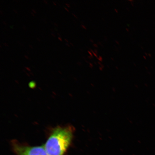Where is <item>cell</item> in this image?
I'll list each match as a JSON object with an SVG mask.
<instances>
[{
  "instance_id": "ba28073f",
  "label": "cell",
  "mask_w": 155,
  "mask_h": 155,
  "mask_svg": "<svg viewBox=\"0 0 155 155\" xmlns=\"http://www.w3.org/2000/svg\"><path fill=\"white\" fill-rule=\"evenodd\" d=\"M94 53H95L96 54H98V50H97L96 49H95L94 50Z\"/></svg>"
},
{
  "instance_id": "603a6c76",
  "label": "cell",
  "mask_w": 155,
  "mask_h": 155,
  "mask_svg": "<svg viewBox=\"0 0 155 155\" xmlns=\"http://www.w3.org/2000/svg\"><path fill=\"white\" fill-rule=\"evenodd\" d=\"M44 2H45V3L47 4V2H46V1H44Z\"/></svg>"
},
{
  "instance_id": "ffe728a7",
  "label": "cell",
  "mask_w": 155,
  "mask_h": 155,
  "mask_svg": "<svg viewBox=\"0 0 155 155\" xmlns=\"http://www.w3.org/2000/svg\"><path fill=\"white\" fill-rule=\"evenodd\" d=\"M64 8L65 9V10H66L68 12H69V11L68 10L67 8H66L64 7Z\"/></svg>"
},
{
  "instance_id": "9c48e42d",
  "label": "cell",
  "mask_w": 155,
  "mask_h": 155,
  "mask_svg": "<svg viewBox=\"0 0 155 155\" xmlns=\"http://www.w3.org/2000/svg\"><path fill=\"white\" fill-rule=\"evenodd\" d=\"M89 64H90V66H90V67L91 68H92L93 67V64L91 63H90Z\"/></svg>"
},
{
  "instance_id": "44dd1931",
  "label": "cell",
  "mask_w": 155,
  "mask_h": 155,
  "mask_svg": "<svg viewBox=\"0 0 155 155\" xmlns=\"http://www.w3.org/2000/svg\"><path fill=\"white\" fill-rule=\"evenodd\" d=\"M32 11H33L34 13H36L35 11H34V9H32Z\"/></svg>"
},
{
  "instance_id": "9a60e30c",
  "label": "cell",
  "mask_w": 155,
  "mask_h": 155,
  "mask_svg": "<svg viewBox=\"0 0 155 155\" xmlns=\"http://www.w3.org/2000/svg\"><path fill=\"white\" fill-rule=\"evenodd\" d=\"M115 42H116V43H117L118 44H119V42L117 41H115Z\"/></svg>"
},
{
  "instance_id": "7a4b0ae2",
  "label": "cell",
  "mask_w": 155,
  "mask_h": 155,
  "mask_svg": "<svg viewBox=\"0 0 155 155\" xmlns=\"http://www.w3.org/2000/svg\"><path fill=\"white\" fill-rule=\"evenodd\" d=\"M12 145L17 155H48L44 146H30L15 140L12 141Z\"/></svg>"
},
{
  "instance_id": "52a82bcc",
  "label": "cell",
  "mask_w": 155,
  "mask_h": 155,
  "mask_svg": "<svg viewBox=\"0 0 155 155\" xmlns=\"http://www.w3.org/2000/svg\"><path fill=\"white\" fill-rule=\"evenodd\" d=\"M93 45L94 46V47L97 48H98V46L97 45V44H94V45Z\"/></svg>"
},
{
  "instance_id": "8992f818",
  "label": "cell",
  "mask_w": 155,
  "mask_h": 155,
  "mask_svg": "<svg viewBox=\"0 0 155 155\" xmlns=\"http://www.w3.org/2000/svg\"><path fill=\"white\" fill-rule=\"evenodd\" d=\"M81 27H82V28H83L85 29V30H86L87 28H86V27H85L84 26V25H81Z\"/></svg>"
},
{
  "instance_id": "1f68e13d",
  "label": "cell",
  "mask_w": 155,
  "mask_h": 155,
  "mask_svg": "<svg viewBox=\"0 0 155 155\" xmlns=\"http://www.w3.org/2000/svg\"><path fill=\"white\" fill-rule=\"evenodd\" d=\"M94 64H96V65H97V63H96V62H94Z\"/></svg>"
},
{
  "instance_id": "7402d4cb",
  "label": "cell",
  "mask_w": 155,
  "mask_h": 155,
  "mask_svg": "<svg viewBox=\"0 0 155 155\" xmlns=\"http://www.w3.org/2000/svg\"><path fill=\"white\" fill-rule=\"evenodd\" d=\"M25 57H26V58L27 59H28V57H27L25 55Z\"/></svg>"
},
{
  "instance_id": "2e32d148",
  "label": "cell",
  "mask_w": 155,
  "mask_h": 155,
  "mask_svg": "<svg viewBox=\"0 0 155 155\" xmlns=\"http://www.w3.org/2000/svg\"><path fill=\"white\" fill-rule=\"evenodd\" d=\"M90 41L92 42V43H94V41H93V40L91 39H90Z\"/></svg>"
},
{
  "instance_id": "7c38bea8",
  "label": "cell",
  "mask_w": 155,
  "mask_h": 155,
  "mask_svg": "<svg viewBox=\"0 0 155 155\" xmlns=\"http://www.w3.org/2000/svg\"><path fill=\"white\" fill-rule=\"evenodd\" d=\"M115 11H116V13H117L118 12V10L117 9H115Z\"/></svg>"
},
{
  "instance_id": "4dcf8cb0",
  "label": "cell",
  "mask_w": 155,
  "mask_h": 155,
  "mask_svg": "<svg viewBox=\"0 0 155 155\" xmlns=\"http://www.w3.org/2000/svg\"><path fill=\"white\" fill-rule=\"evenodd\" d=\"M111 59L112 60H113V61H114V59H113V58H111Z\"/></svg>"
},
{
  "instance_id": "83f0119b",
  "label": "cell",
  "mask_w": 155,
  "mask_h": 155,
  "mask_svg": "<svg viewBox=\"0 0 155 155\" xmlns=\"http://www.w3.org/2000/svg\"><path fill=\"white\" fill-rule=\"evenodd\" d=\"M66 45H67L68 46H69V47L70 46L69 45L67 44H66Z\"/></svg>"
},
{
  "instance_id": "f546056e",
  "label": "cell",
  "mask_w": 155,
  "mask_h": 155,
  "mask_svg": "<svg viewBox=\"0 0 155 155\" xmlns=\"http://www.w3.org/2000/svg\"><path fill=\"white\" fill-rule=\"evenodd\" d=\"M126 30H127V31H129V30H128L127 28H126Z\"/></svg>"
},
{
  "instance_id": "5bb4252c",
  "label": "cell",
  "mask_w": 155,
  "mask_h": 155,
  "mask_svg": "<svg viewBox=\"0 0 155 155\" xmlns=\"http://www.w3.org/2000/svg\"><path fill=\"white\" fill-rule=\"evenodd\" d=\"M72 15H74V16L75 17V18H78L77 17H76V15H75L73 13H72Z\"/></svg>"
},
{
  "instance_id": "e0dca14e",
  "label": "cell",
  "mask_w": 155,
  "mask_h": 155,
  "mask_svg": "<svg viewBox=\"0 0 155 155\" xmlns=\"http://www.w3.org/2000/svg\"><path fill=\"white\" fill-rule=\"evenodd\" d=\"M58 39H59L60 40H61V41H62V39H61V38L59 37V38H58Z\"/></svg>"
},
{
  "instance_id": "cb8c5ba5",
  "label": "cell",
  "mask_w": 155,
  "mask_h": 155,
  "mask_svg": "<svg viewBox=\"0 0 155 155\" xmlns=\"http://www.w3.org/2000/svg\"><path fill=\"white\" fill-rule=\"evenodd\" d=\"M129 1L130 2H133V0H129Z\"/></svg>"
},
{
  "instance_id": "f1b7e54d",
  "label": "cell",
  "mask_w": 155,
  "mask_h": 155,
  "mask_svg": "<svg viewBox=\"0 0 155 155\" xmlns=\"http://www.w3.org/2000/svg\"><path fill=\"white\" fill-rule=\"evenodd\" d=\"M53 3L54 4V5H56L55 4V3H54V2H53Z\"/></svg>"
},
{
  "instance_id": "ac0fdd59",
  "label": "cell",
  "mask_w": 155,
  "mask_h": 155,
  "mask_svg": "<svg viewBox=\"0 0 155 155\" xmlns=\"http://www.w3.org/2000/svg\"><path fill=\"white\" fill-rule=\"evenodd\" d=\"M99 68H100V70H102V67H100Z\"/></svg>"
},
{
  "instance_id": "d6986e66",
  "label": "cell",
  "mask_w": 155,
  "mask_h": 155,
  "mask_svg": "<svg viewBox=\"0 0 155 155\" xmlns=\"http://www.w3.org/2000/svg\"><path fill=\"white\" fill-rule=\"evenodd\" d=\"M101 67L103 68H104V66L103 65H101Z\"/></svg>"
},
{
  "instance_id": "5b68a950",
  "label": "cell",
  "mask_w": 155,
  "mask_h": 155,
  "mask_svg": "<svg viewBox=\"0 0 155 155\" xmlns=\"http://www.w3.org/2000/svg\"><path fill=\"white\" fill-rule=\"evenodd\" d=\"M92 54H93V55H94L95 56V57H96L97 58H98L97 55V54L95 53L94 52V53H93Z\"/></svg>"
},
{
  "instance_id": "8fae6325",
  "label": "cell",
  "mask_w": 155,
  "mask_h": 155,
  "mask_svg": "<svg viewBox=\"0 0 155 155\" xmlns=\"http://www.w3.org/2000/svg\"><path fill=\"white\" fill-rule=\"evenodd\" d=\"M98 63L99 64H100V65H102V64L101 63V62L100 61H98Z\"/></svg>"
},
{
  "instance_id": "277c9868",
  "label": "cell",
  "mask_w": 155,
  "mask_h": 155,
  "mask_svg": "<svg viewBox=\"0 0 155 155\" xmlns=\"http://www.w3.org/2000/svg\"><path fill=\"white\" fill-rule=\"evenodd\" d=\"M88 53L91 56L93 57V54L91 52L88 51Z\"/></svg>"
},
{
  "instance_id": "d6a6232c",
  "label": "cell",
  "mask_w": 155,
  "mask_h": 155,
  "mask_svg": "<svg viewBox=\"0 0 155 155\" xmlns=\"http://www.w3.org/2000/svg\"><path fill=\"white\" fill-rule=\"evenodd\" d=\"M70 44L71 45H72V46H73V45L72 44H71V43H70Z\"/></svg>"
},
{
  "instance_id": "30bf717a",
  "label": "cell",
  "mask_w": 155,
  "mask_h": 155,
  "mask_svg": "<svg viewBox=\"0 0 155 155\" xmlns=\"http://www.w3.org/2000/svg\"><path fill=\"white\" fill-rule=\"evenodd\" d=\"M88 58H89V59H92V58H93V57H91V56H88Z\"/></svg>"
},
{
  "instance_id": "3957f363",
  "label": "cell",
  "mask_w": 155,
  "mask_h": 155,
  "mask_svg": "<svg viewBox=\"0 0 155 155\" xmlns=\"http://www.w3.org/2000/svg\"><path fill=\"white\" fill-rule=\"evenodd\" d=\"M97 59L99 61H100V62L102 61H103V58L101 56H99V57L97 58Z\"/></svg>"
},
{
  "instance_id": "4316f807",
  "label": "cell",
  "mask_w": 155,
  "mask_h": 155,
  "mask_svg": "<svg viewBox=\"0 0 155 155\" xmlns=\"http://www.w3.org/2000/svg\"><path fill=\"white\" fill-rule=\"evenodd\" d=\"M51 35L54 37H55V36L54 35V34H51Z\"/></svg>"
},
{
  "instance_id": "484cf974",
  "label": "cell",
  "mask_w": 155,
  "mask_h": 155,
  "mask_svg": "<svg viewBox=\"0 0 155 155\" xmlns=\"http://www.w3.org/2000/svg\"><path fill=\"white\" fill-rule=\"evenodd\" d=\"M65 41H66L67 42H68V41L66 39H65Z\"/></svg>"
},
{
  "instance_id": "4fadbf2b",
  "label": "cell",
  "mask_w": 155,
  "mask_h": 155,
  "mask_svg": "<svg viewBox=\"0 0 155 155\" xmlns=\"http://www.w3.org/2000/svg\"><path fill=\"white\" fill-rule=\"evenodd\" d=\"M66 5L68 7H70V6L69 5V4H67V3L66 4Z\"/></svg>"
},
{
  "instance_id": "d4e9b609",
  "label": "cell",
  "mask_w": 155,
  "mask_h": 155,
  "mask_svg": "<svg viewBox=\"0 0 155 155\" xmlns=\"http://www.w3.org/2000/svg\"><path fill=\"white\" fill-rule=\"evenodd\" d=\"M131 5H133V6H134V5L133 3H131Z\"/></svg>"
},
{
  "instance_id": "6da1fadb",
  "label": "cell",
  "mask_w": 155,
  "mask_h": 155,
  "mask_svg": "<svg viewBox=\"0 0 155 155\" xmlns=\"http://www.w3.org/2000/svg\"><path fill=\"white\" fill-rule=\"evenodd\" d=\"M74 132L72 126L55 128L44 145L48 155H64L72 143Z\"/></svg>"
}]
</instances>
